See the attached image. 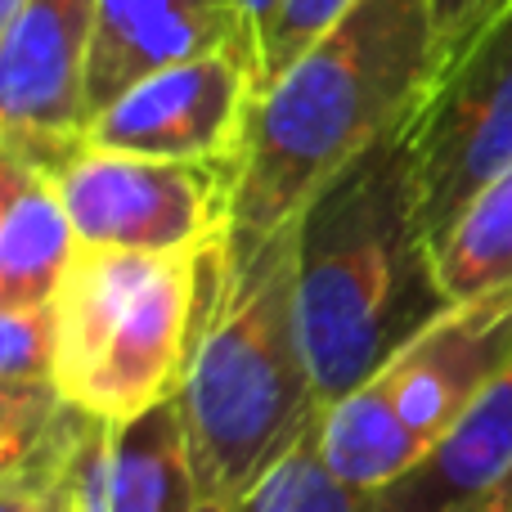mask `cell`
<instances>
[{
	"mask_svg": "<svg viewBox=\"0 0 512 512\" xmlns=\"http://www.w3.org/2000/svg\"><path fill=\"white\" fill-rule=\"evenodd\" d=\"M95 0H27L0 45V140L45 153L86 126Z\"/></svg>",
	"mask_w": 512,
	"mask_h": 512,
	"instance_id": "9",
	"label": "cell"
},
{
	"mask_svg": "<svg viewBox=\"0 0 512 512\" xmlns=\"http://www.w3.org/2000/svg\"><path fill=\"white\" fill-rule=\"evenodd\" d=\"M72 256H77V234L54 180L36 162L0 221V310L50 306Z\"/></svg>",
	"mask_w": 512,
	"mask_h": 512,
	"instance_id": "13",
	"label": "cell"
},
{
	"mask_svg": "<svg viewBox=\"0 0 512 512\" xmlns=\"http://www.w3.org/2000/svg\"><path fill=\"white\" fill-rule=\"evenodd\" d=\"M203 248H77L50 301L54 387L90 423H131L176 400L198 315Z\"/></svg>",
	"mask_w": 512,
	"mask_h": 512,
	"instance_id": "4",
	"label": "cell"
},
{
	"mask_svg": "<svg viewBox=\"0 0 512 512\" xmlns=\"http://www.w3.org/2000/svg\"><path fill=\"white\" fill-rule=\"evenodd\" d=\"M36 171V158L14 140H0V221H5L14 194L27 185V176Z\"/></svg>",
	"mask_w": 512,
	"mask_h": 512,
	"instance_id": "19",
	"label": "cell"
},
{
	"mask_svg": "<svg viewBox=\"0 0 512 512\" xmlns=\"http://www.w3.org/2000/svg\"><path fill=\"white\" fill-rule=\"evenodd\" d=\"M9 382H54L50 306L0 310V387Z\"/></svg>",
	"mask_w": 512,
	"mask_h": 512,
	"instance_id": "18",
	"label": "cell"
},
{
	"mask_svg": "<svg viewBox=\"0 0 512 512\" xmlns=\"http://www.w3.org/2000/svg\"><path fill=\"white\" fill-rule=\"evenodd\" d=\"M279 5H283V0H234V9H239V23H243V36H248L252 59L261 54V41H265V32H270L274 14H279ZM256 81H261V77H256Z\"/></svg>",
	"mask_w": 512,
	"mask_h": 512,
	"instance_id": "21",
	"label": "cell"
},
{
	"mask_svg": "<svg viewBox=\"0 0 512 512\" xmlns=\"http://www.w3.org/2000/svg\"><path fill=\"white\" fill-rule=\"evenodd\" d=\"M324 418V414H319ZM369 495L342 486L319 450V423L256 481L252 495L234 512H364Z\"/></svg>",
	"mask_w": 512,
	"mask_h": 512,
	"instance_id": "16",
	"label": "cell"
},
{
	"mask_svg": "<svg viewBox=\"0 0 512 512\" xmlns=\"http://www.w3.org/2000/svg\"><path fill=\"white\" fill-rule=\"evenodd\" d=\"M512 481V369L364 512H490Z\"/></svg>",
	"mask_w": 512,
	"mask_h": 512,
	"instance_id": "12",
	"label": "cell"
},
{
	"mask_svg": "<svg viewBox=\"0 0 512 512\" xmlns=\"http://www.w3.org/2000/svg\"><path fill=\"white\" fill-rule=\"evenodd\" d=\"M445 63L441 0H355L256 95L225 230L265 239L414 117Z\"/></svg>",
	"mask_w": 512,
	"mask_h": 512,
	"instance_id": "2",
	"label": "cell"
},
{
	"mask_svg": "<svg viewBox=\"0 0 512 512\" xmlns=\"http://www.w3.org/2000/svg\"><path fill=\"white\" fill-rule=\"evenodd\" d=\"M176 414L203 512H234L319 423L297 315V221L265 239L221 230L203 248Z\"/></svg>",
	"mask_w": 512,
	"mask_h": 512,
	"instance_id": "1",
	"label": "cell"
},
{
	"mask_svg": "<svg viewBox=\"0 0 512 512\" xmlns=\"http://www.w3.org/2000/svg\"><path fill=\"white\" fill-rule=\"evenodd\" d=\"M0 512H68L63 508V486L0 490Z\"/></svg>",
	"mask_w": 512,
	"mask_h": 512,
	"instance_id": "20",
	"label": "cell"
},
{
	"mask_svg": "<svg viewBox=\"0 0 512 512\" xmlns=\"http://www.w3.org/2000/svg\"><path fill=\"white\" fill-rule=\"evenodd\" d=\"M508 369L512 297L450 306L387 369L324 409V463L342 486L373 495L414 468Z\"/></svg>",
	"mask_w": 512,
	"mask_h": 512,
	"instance_id": "5",
	"label": "cell"
},
{
	"mask_svg": "<svg viewBox=\"0 0 512 512\" xmlns=\"http://www.w3.org/2000/svg\"><path fill=\"white\" fill-rule=\"evenodd\" d=\"M409 149L436 248L463 207L512 167V0L445 54L409 117Z\"/></svg>",
	"mask_w": 512,
	"mask_h": 512,
	"instance_id": "7",
	"label": "cell"
},
{
	"mask_svg": "<svg viewBox=\"0 0 512 512\" xmlns=\"http://www.w3.org/2000/svg\"><path fill=\"white\" fill-rule=\"evenodd\" d=\"M256 90V63L243 45L207 50L126 86L81 126L77 140L131 158L239 171Z\"/></svg>",
	"mask_w": 512,
	"mask_h": 512,
	"instance_id": "8",
	"label": "cell"
},
{
	"mask_svg": "<svg viewBox=\"0 0 512 512\" xmlns=\"http://www.w3.org/2000/svg\"><path fill=\"white\" fill-rule=\"evenodd\" d=\"M445 310L405 122L297 212V315L324 409L387 369Z\"/></svg>",
	"mask_w": 512,
	"mask_h": 512,
	"instance_id": "3",
	"label": "cell"
},
{
	"mask_svg": "<svg viewBox=\"0 0 512 512\" xmlns=\"http://www.w3.org/2000/svg\"><path fill=\"white\" fill-rule=\"evenodd\" d=\"M68 512H203L176 400L131 423H95L63 477Z\"/></svg>",
	"mask_w": 512,
	"mask_h": 512,
	"instance_id": "10",
	"label": "cell"
},
{
	"mask_svg": "<svg viewBox=\"0 0 512 512\" xmlns=\"http://www.w3.org/2000/svg\"><path fill=\"white\" fill-rule=\"evenodd\" d=\"M432 252L450 306L512 297V167L463 207Z\"/></svg>",
	"mask_w": 512,
	"mask_h": 512,
	"instance_id": "15",
	"label": "cell"
},
{
	"mask_svg": "<svg viewBox=\"0 0 512 512\" xmlns=\"http://www.w3.org/2000/svg\"><path fill=\"white\" fill-rule=\"evenodd\" d=\"M225 45L248 50L234 0H95L86 122L149 72L207 50H225Z\"/></svg>",
	"mask_w": 512,
	"mask_h": 512,
	"instance_id": "11",
	"label": "cell"
},
{
	"mask_svg": "<svg viewBox=\"0 0 512 512\" xmlns=\"http://www.w3.org/2000/svg\"><path fill=\"white\" fill-rule=\"evenodd\" d=\"M27 0H0V45H5V36H9V27H14V18H18V9H23Z\"/></svg>",
	"mask_w": 512,
	"mask_h": 512,
	"instance_id": "22",
	"label": "cell"
},
{
	"mask_svg": "<svg viewBox=\"0 0 512 512\" xmlns=\"http://www.w3.org/2000/svg\"><path fill=\"white\" fill-rule=\"evenodd\" d=\"M351 5L355 0H283L274 23H270V32H265V41H261V54H256L261 90L270 86L301 50H310ZM261 90H256V95H261Z\"/></svg>",
	"mask_w": 512,
	"mask_h": 512,
	"instance_id": "17",
	"label": "cell"
},
{
	"mask_svg": "<svg viewBox=\"0 0 512 512\" xmlns=\"http://www.w3.org/2000/svg\"><path fill=\"white\" fill-rule=\"evenodd\" d=\"M54 180L77 248L194 252L230 221L234 171L203 162H158L68 140L36 153Z\"/></svg>",
	"mask_w": 512,
	"mask_h": 512,
	"instance_id": "6",
	"label": "cell"
},
{
	"mask_svg": "<svg viewBox=\"0 0 512 512\" xmlns=\"http://www.w3.org/2000/svg\"><path fill=\"white\" fill-rule=\"evenodd\" d=\"M490 512H512V481H508L504 490H499V499L490 504Z\"/></svg>",
	"mask_w": 512,
	"mask_h": 512,
	"instance_id": "23",
	"label": "cell"
},
{
	"mask_svg": "<svg viewBox=\"0 0 512 512\" xmlns=\"http://www.w3.org/2000/svg\"><path fill=\"white\" fill-rule=\"evenodd\" d=\"M90 432L95 423L72 409L54 382L0 387V490L63 486Z\"/></svg>",
	"mask_w": 512,
	"mask_h": 512,
	"instance_id": "14",
	"label": "cell"
}]
</instances>
